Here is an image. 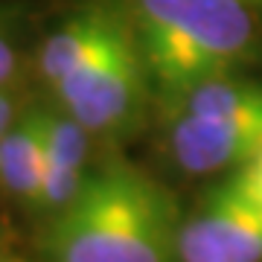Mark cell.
Instances as JSON below:
<instances>
[{
	"instance_id": "1",
	"label": "cell",
	"mask_w": 262,
	"mask_h": 262,
	"mask_svg": "<svg viewBox=\"0 0 262 262\" xmlns=\"http://www.w3.org/2000/svg\"><path fill=\"white\" fill-rule=\"evenodd\" d=\"M181 213L143 169L111 160L84 178L50 227L53 262H178Z\"/></svg>"
},
{
	"instance_id": "2",
	"label": "cell",
	"mask_w": 262,
	"mask_h": 262,
	"mask_svg": "<svg viewBox=\"0 0 262 262\" xmlns=\"http://www.w3.org/2000/svg\"><path fill=\"white\" fill-rule=\"evenodd\" d=\"M128 15L163 105L256 58V20L242 0H131Z\"/></svg>"
},
{
	"instance_id": "3",
	"label": "cell",
	"mask_w": 262,
	"mask_h": 262,
	"mask_svg": "<svg viewBox=\"0 0 262 262\" xmlns=\"http://www.w3.org/2000/svg\"><path fill=\"white\" fill-rule=\"evenodd\" d=\"M163 108L169 151L187 175L242 169L262 151V82L210 79Z\"/></svg>"
},
{
	"instance_id": "4",
	"label": "cell",
	"mask_w": 262,
	"mask_h": 262,
	"mask_svg": "<svg viewBox=\"0 0 262 262\" xmlns=\"http://www.w3.org/2000/svg\"><path fill=\"white\" fill-rule=\"evenodd\" d=\"M149 88L151 76L128 15L102 47L53 88V94L58 108H64L91 134H117L137 122Z\"/></svg>"
},
{
	"instance_id": "5",
	"label": "cell",
	"mask_w": 262,
	"mask_h": 262,
	"mask_svg": "<svg viewBox=\"0 0 262 262\" xmlns=\"http://www.w3.org/2000/svg\"><path fill=\"white\" fill-rule=\"evenodd\" d=\"M178 262H262V204L236 172L181 219Z\"/></svg>"
},
{
	"instance_id": "6",
	"label": "cell",
	"mask_w": 262,
	"mask_h": 262,
	"mask_svg": "<svg viewBox=\"0 0 262 262\" xmlns=\"http://www.w3.org/2000/svg\"><path fill=\"white\" fill-rule=\"evenodd\" d=\"M41 140H44V178L38 207L58 213L82 189L88 172V137L91 131L73 120L64 108H38Z\"/></svg>"
},
{
	"instance_id": "7",
	"label": "cell",
	"mask_w": 262,
	"mask_h": 262,
	"mask_svg": "<svg viewBox=\"0 0 262 262\" xmlns=\"http://www.w3.org/2000/svg\"><path fill=\"white\" fill-rule=\"evenodd\" d=\"M125 18L128 12L105 0H94L82 9L70 12L38 50V76L50 88H56L73 67H79L94 50L102 47L125 24Z\"/></svg>"
},
{
	"instance_id": "8",
	"label": "cell",
	"mask_w": 262,
	"mask_h": 262,
	"mask_svg": "<svg viewBox=\"0 0 262 262\" xmlns=\"http://www.w3.org/2000/svg\"><path fill=\"white\" fill-rule=\"evenodd\" d=\"M44 178V140L38 108L15 120L0 140V184L27 204H38Z\"/></svg>"
},
{
	"instance_id": "9",
	"label": "cell",
	"mask_w": 262,
	"mask_h": 262,
	"mask_svg": "<svg viewBox=\"0 0 262 262\" xmlns=\"http://www.w3.org/2000/svg\"><path fill=\"white\" fill-rule=\"evenodd\" d=\"M236 175H239V181L245 184V189L262 204V151L248 163V166L236 169Z\"/></svg>"
},
{
	"instance_id": "10",
	"label": "cell",
	"mask_w": 262,
	"mask_h": 262,
	"mask_svg": "<svg viewBox=\"0 0 262 262\" xmlns=\"http://www.w3.org/2000/svg\"><path fill=\"white\" fill-rule=\"evenodd\" d=\"M15 76V47H12V38L6 32V24L0 18V88Z\"/></svg>"
},
{
	"instance_id": "11",
	"label": "cell",
	"mask_w": 262,
	"mask_h": 262,
	"mask_svg": "<svg viewBox=\"0 0 262 262\" xmlns=\"http://www.w3.org/2000/svg\"><path fill=\"white\" fill-rule=\"evenodd\" d=\"M15 125V108H12V99L3 94V88H0V140H3V134Z\"/></svg>"
},
{
	"instance_id": "12",
	"label": "cell",
	"mask_w": 262,
	"mask_h": 262,
	"mask_svg": "<svg viewBox=\"0 0 262 262\" xmlns=\"http://www.w3.org/2000/svg\"><path fill=\"white\" fill-rule=\"evenodd\" d=\"M242 3H248L251 9H262V0H242Z\"/></svg>"
}]
</instances>
